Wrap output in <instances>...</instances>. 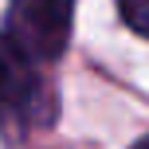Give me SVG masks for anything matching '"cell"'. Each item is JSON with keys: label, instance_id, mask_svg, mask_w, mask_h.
<instances>
[{"label": "cell", "instance_id": "cell-1", "mask_svg": "<svg viewBox=\"0 0 149 149\" xmlns=\"http://www.w3.org/2000/svg\"><path fill=\"white\" fill-rule=\"evenodd\" d=\"M31 63L36 59H28L8 36H0V126L28 130L51 122L55 94Z\"/></svg>", "mask_w": 149, "mask_h": 149}, {"label": "cell", "instance_id": "cell-2", "mask_svg": "<svg viewBox=\"0 0 149 149\" xmlns=\"http://www.w3.org/2000/svg\"><path fill=\"white\" fill-rule=\"evenodd\" d=\"M74 0H12L8 8V39L28 59H59L71 36Z\"/></svg>", "mask_w": 149, "mask_h": 149}, {"label": "cell", "instance_id": "cell-3", "mask_svg": "<svg viewBox=\"0 0 149 149\" xmlns=\"http://www.w3.org/2000/svg\"><path fill=\"white\" fill-rule=\"evenodd\" d=\"M118 8H122L126 28L149 39V0H118Z\"/></svg>", "mask_w": 149, "mask_h": 149}, {"label": "cell", "instance_id": "cell-4", "mask_svg": "<svg viewBox=\"0 0 149 149\" xmlns=\"http://www.w3.org/2000/svg\"><path fill=\"white\" fill-rule=\"evenodd\" d=\"M137 149H149V137H145V141H141V145H137Z\"/></svg>", "mask_w": 149, "mask_h": 149}]
</instances>
